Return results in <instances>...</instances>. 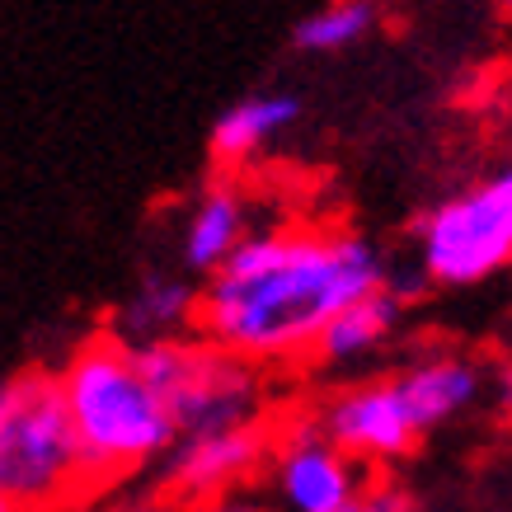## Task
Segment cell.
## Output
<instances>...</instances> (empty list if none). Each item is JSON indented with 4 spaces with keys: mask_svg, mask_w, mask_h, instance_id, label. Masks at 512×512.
I'll list each match as a JSON object with an SVG mask.
<instances>
[{
    "mask_svg": "<svg viewBox=\"0 0 512 512\" xmlns=\"http://www.w3.org/2000/svg\"><path fill=\"white\" fill-rule=\"evenodd\" d=\"M0 512H24V508H19V503H10V498L0 494Z\"/></svg>",
    "mask_w": 512,
    "mask_h": 512,
    "instance_id": "17",
    "label": "cell"
},
{
    "mask_svg": "<svg viewBox=\"0 0 512 512\" xmlns=\"http://www.w3.org/2000/svg\"><path fill=\"white\" fill-rule=\"evenodd\" d=\"M343 512H414V503H409L395 484H362L357 498Z\"/></svg>",
    "mask_w": 512,
    "mask_h": 512,
    "instance_id": "15",
    "label": "cell"
},
{
    "mask_svg": "<svg viewBox=\"0 0 512 512\" xmlns=\"http://www.w3.org/2000/svg\"><path fill=\"white\" fill-rule=\"evenodd\" d=\"M198 315V292L179 278H156L141 282V292L132 296V306L123 311V329L113 334L118 343L127 348H146V343H160V339H179V329Z\"/></svg>",
    "mask_w": 512,
    "mask_h": 512,
    "instance_id": "13",
    "label": "cell"
},
{
    "mask_svg": "<svg viewBox=\"0 0 512 512\" xmlns=\"http://www.w3.org/2000/svg\"><path fill=\"white\" fill-rule=\"evenodd\" d=\"M325 442L348 456V461H400L419 447V428L404 409L395 381H362V386L339 390L334 400L320 409L315 423Z\"/></svg>",
    "mask_w": 512,
    "mask_h": 512,
    "instance_id": "6",
    "label": "cell"
},
{
    "mask_svg": "<svg viewBox=\"0 0 512 512\" xmlns=\"http://www.w3.org/2000/svg\"><path fill=\"white\" fill-rule=\"evenodd\" d=\"M508 10H512V0H508Z\"/></svg>",
    "mask_w": 512,
    "mask_h": 512,
    "instance_id": "18",
    "label": "cell"
},
{
    "mask_svg": "<svg viewBox=\"0 0 512 512\" xmlns=\"http://www.w3.org/2000/svg\"><path fill=\"white\" fill-rule=\"evenodd\" d=\"M273 480L287 512H343L362 489V466L348 461L315 423H301L282 437L273 456Z\"/></svg>",
    "mask_w": 512,
    "mask_h": 512,
    "instance_id": "7",
    "label": "cell"
},
{
    "mask_svg": "<svg viewBox=\"0 0 512 512\" xmlns=\"http://www.w3.org/2000/svg\"><path fill=\"white\" fill-rule=\"evenodd\" d=\"M245 217H249V207H245V198H240V188L217 184L212 193H202V202L193 207V217H188V226H184L188 268L217 273V268L226 264V254L249 235Z\"/></svg>",
    "mask_w": 512,
    "mask_h": 512,
    "instance_id": "12",
    "label": "cell"
},
{
    "mask_svg": "<svg viewBox=\"0 0 512 512\" xmlns=\"http://www.w3.org/2000/svg\"><path fill=\"white\" fill-rule=\"evenodd\" d=\"M202 512H268L264 503H254V498H235V494H221V498H212Z\"/></svg>",
    "mask_w": 512,
    "mask_h": 512,
    "instance_id": "16",
    "label": "cell"
},
{
    "mask_svg": "<svg viewBox=\"0 0 512 512\" xmlns=\"http://www.w3.org/2000/svg\"><path fill=\"white\" fill-rule=\"evenodd\" d=\"M376 24V0H329L315 15L296 24L292 43L301 52H343L357 38H367Z\"/></svg>",
    "mask_w": 512,
    "mask_h": 512,
    "instance_id": "14",
    "label": "cell"
},
{
    "mask_svg": "<svg viewBox=\"0 0 512 512\" xmlns=\"http://www.w3.org/2000/svg\"><path fill=\"white\" fill-rule=\"evenodd\" d=\"M400 315H404V296L390 292V287L357 296L353 306H343L325 325V334L315 339V353L325 362H353V357L376 353L400 329Z\"/></svg>",
    "mask_w": 512,
    "mask_h": 512,
    "instance_id": "11",
    "label": "cell"
},
{
    "mask_svg": "<svg viewBox=\"0 0 512 512\" xmlns=\"http://www.w3.org/2000/svg\"><path fill=\"white\" fill-rule=\"evenodd\" d=\"M386 287V264L348 231L245 235L198 296V325L212 348L240 362H287L315 353V339L343 306Z\"/></svg>",
    "mask_w": 512,
    "mask_h": 512,
    "instance_id": "1",
    "label": "cell"
},
{
    "mask_svg": "<svg viewBox=\"0 0 512 512\" xmlns=\"http://www.w3.org/2000/svg\"><path fill=\"white\" fill-rule=\"evenodd\" d=\"M85 489L80 447L52 372L0 381V494L24 512H52Z\"/></svg>",
    "mask_w": 512,
    "mask_h": 512,
    "instance_id": "3",
    "label": "cell"
},
{
    "mask_svg": "<svg viewBox=\"0 0 512 512\" xmlns=\"http://www.w3.org/2000/svg\"><path fill=\"white\" fill-rule=\"evenodd\" d=\"M423 273L442 287H475L512 264V170L428 212L419 231Z\"/></svg>",
    "mask_w": 512,
    "mask_h": 512,
    "instance_id": "5",
    "label": "cell"
},
{
    "mask_svg": "<svg viewBox=\"0 0 512 512\" xmlns=\"http://www.w3.org/2000/svg\"><path fill=\"white\" fill-rule=\"evenodd\" d=\"M301 118V99L296 94H245L212 123V160L235 165V160L259 156L268 141L287 132Z\"/></svg>",
    "mask_w": 512,
    "mask_h": 512,
    "instance_id": "10",
    "label": "cell"
},
{
    "mask_svg": "<svg viewBox=\"0 0 512 512\" xmlns=\"http://www.w3.org/2000/svg\"><path fill=\"white\" fill-rule=\"evenodd\" d=\"M268 451V437L249 423V428H226V433H202L184 437L170 461V480L188 498H221L231 484L259 470Z\"/></svg>",
    "mask_w": 512,
    "mask_h": 512,
    "instance_id": "8",
    "label": "cell"
},
{
    "mask_svg": "<svg viewBox=\"0 0 512 512\" xmlns=\"http://www.w3.org/2000/svg\"><path fill=\"white\" fill-rule=\"evenodd\" d=\"M390 381H395V390H400V400L419 433H428L437 423H451L456 414H466L470 404H480L484 395V372L470 357H456V353L423 357V362H414L409 372L390 376Z\"/></svg>",
    "mask_w": 512,
    "mask_h": 512,
    "instance_id": "9",
    "label": "cell"
},
{
    "mask_svg": "<svg viewBox=\"0 0 512 512\" xmlns=\"http://www.w3.org/2000/svg\"><path fill=\"white\" fill-rule=\"evenodd\" d=\"M141 376L151 381L174 419L179 437L226 433V428H249L259 414V376L249 362L221 353L212 343L160 339L146 348H132Z\"/></svg>",
    "mask_w": 512,
    "mask_h": 512,
    "instance_id": "4",
    "label": "cell"
},
{
    "mask_svg": "<svg viewBox=\"0 0 512 512\" xmlns=\"http://www.w3.org/2000/svg\"><path fill=\"white\" fill-rule=\"evenodd\" d=\"M57 390L76 433L85 484L118 480L179 442L165 400L141 376L132 348L113 334H94L80 343L57 372Z\"/></svg>",
    "mask_w": 512,
    "mask_h": 512,
    "instance_id": "2",
    "label": "cell"
}]
</instances>
